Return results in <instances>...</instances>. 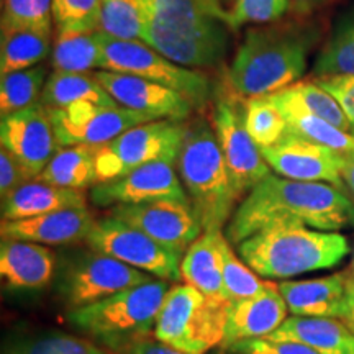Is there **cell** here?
Listing matches in <instances>:
<instances>
[{
    "label": "cell",
    "mask_w": 354,
    "mask_h": 354,
    "mask_svg": "<svg viewBox=\"0 0 354 354\" xmlns=\"http://www.w3.org/2000/svg\"><path fill=\"white\" fill-rule=\"evenodd\" d=\"M97 151L99 146H63L37 179L66 189L84 190L94 187L97 184Z\"/></svg>",
    "instance_id": "83f0119b"
},
{
    "label": "cell",
    "mask_w": 354,
    "mask_h": 354,
    "mask_svg": "<svg viewBox=\"0 0 354 354\" xmlns=\"http://www.w3.org/2000/svg\"><path fill=\"white\" fill-rule=\"evenodd\" d=\"M223 230L203 232L189 250L180 263V276L185 284L201 290L203 295L216 300H228L221 272L220 236Z\"/></svg>",
    "instance_id": "d4e9b609"
},
{
    "label": "cell",
    "mask_w": 354,
    "mask_h": 354,
    "mask_svg": "<svg viewBox=\"0 0 354 354\" xmlns=\"http://www.w3.org/2000/svg\"><path fill=\"white\" fill-rule=\"evenodd\" d=\"M269 97L281 112L299 110V112L323 118V120L330 122L331 125L342 128L343 131L353 133L351 123H349L346 113L343 112L342 105L320 84L299 81L284 87L276 94H269Z\"/></svg>",
    "instance_id": "4316f807"
},
{
    "label": "cell",
    "mask_w": 354,
    "mask_h": 354,
    "mask_svg": "<svg viewBox=\"0 0 354 354\" xmlns=\"http://www.w3.org/2000/svg\"><path fill=\"white\" fill-rule=\"evenodd\" d=\"M57 254L38 243L2 240L0 276L6 287L17 292H39L55 282Z\"/></svg>",
    "instance_id": "ffe728a7"
},
{
    "label": "cell",
    "mask_w": 354,
    "mask_h": 354,
    "mask_svg": "<svg viewBox=\"0 0 354 354\" xmlns=\"http://www.w3.org/2000/svg\"><path fill=\"white\" fill-rule=\"evenodd\" d=\"M141 41L189 69L216 68L230 43V10L221 0H141Z\"/></svg>",
    "instance_id": "7a4b0ae2"
},
{
    "label": "cell",
    "mask_w": 354,
    "mask_h": 354,
    "mask_svg": "<svg viewBox=\"0 0 354 354\" xmlns=\"http://www.w3.org/2000/svg\"><path fill=\"white\" fill-rule=\"evenodd\" d=\"M269 338L304 343L318 354H354V335L338 318L287 317Z\"/></svg>",
    "instance_id": "cb8c5ba5"
},
{
    "label": "cell",
    "mask_w": 354,
    "mask_h": 354,
    "mask_svg": "<svg viewBox=\"0 0 354 354\" xmlns=\"http://www.w3.org/2000/svg\"><path fill=\"white\" fill-rule=\"evenodd\" d=\"M39 102L48 109H63L69 105L91 102L99 105H118L97 81L94 73H61L53 71L44 84Z\"/></svg>",
    "instance_id": "f1b7e54d"
},
{
    "label": "cell",
    "mask_w": 354,
    "mask_h": 354,
    "mask_svg": "<svg viewBox=\"0 0 354 354\" xmlns=\"http://www.w3.org/2000/svg\"><path fill=\"white\" fill-rule=\"evenodd\" d=\"M94 76L118 105L151 120L184 122L194 110L184 95L145 77L104 69L95 71Z\"/></svg>",
    "instance_id": "ac0fdd59"
},
{
    "label": "cell",
    "mask_w": 354,
    "mask_h": 354,
    "mask_svg": "<svg viewBox=\"0 0 354 354\" xmlns=\"http://www.w3.org/2000/svg\"><path fill=\"white\" fill-rule=\"evenodd\" d=\"M2 354H109L97 343L64 331H35L6 338Z\"/></svg>",
    "instance_id": "4dcf8cb0"
},
{
    "label": "cell",
    "mask_w": 354,
    "mask_h": 354,
    "mask_svg": "<svg viewBox=\"0 0 354 354\" xmlns=\"http://www.w3.org/2000/svg\"><path fill=\"white\" fill-rule=\"evenodd\" d=\"M333 2L335 0H289V12L297 19H308L310 15Z\"/></svg>",
    "instance_id": "f6af8a7d"
},
{
    "label": "cell",
    "mask_w": 354,
    "mask_h": 354,
    "mask_svg": "<svg viewBox=\"0 0 354 354\" xmlns=\"http://www.w3.org/2000/svg\"><path fill=\"white\" fill-rule=\"evenodd\" d=\"M220 253L223 286L230 302L254 297L271 286V282L261 281L258 274L245 261L238 258L225 233L220 236Z\"/></svg>",
    "instance_id": "d590c367"
},
{
    "label": "cell",
    "mask_w": 354,
    "mask_h": 354,
    "mask_svg": "<svg viewBox=\"0 0 354 354\" xmlns=\"http://www.w3.org/2000/svg\"><path fill=\"white\" fill-rule=\"evenodd\" d=\"M0 25L33 26L51 32V0H2V21Z\"/></svg>",
    "instance_id": "f35d334b"
},
{
    "label": "cell",
    "mask_w": 354,
    "mask_h": 354,
    "mask_svg": "<svg viewBox=\"0 0 354 354\" xmlns=\"http://www.w3.org/2000/svg\"><path fill=\"white\" fill-rule=\"evenodd\" d=\"M86 243L88 248L102 254L122 261L146 274H153L162 281L177 282L183 279V254L162 246L141 230L112 215L95 220Z\"/></svg>",
    "instance_id": "7c38bea8"
},
{
    "label": "cell",
    "mask_w": 354,
    "mask_h": 354,
    "mask_svg": "<svg viewBox=\"0 0 354 354\" xmlns=\"http://www.w3.org/2000/svg\"><path fill=\"white\" fill-rule=\"evenodd\" d=\"M245 115V97L236 94L228 82L220 86L212 110V128L240 197L269 176V165L246 130Z\"/></svg>",
    "instance_id": "8fae6325"
},
{
    "label": "cell",
    "mask_w": 354,
    "mask_h": 354,
    "mask_svg": "<svg viewBox=\"0 0 354 354\" xmlns=\"http://www.w3.org/2000/svg\"><path fill=\"white\" fill-rule=\"evenodd\" d=\"M351 272L331 274L307 281H282L277 284L287 308L295 317L342 318Z\"/></svg>",
    "instance_id": "7402d4cb"
},
{
    "label": "cell",
    "mask_w": 354,
    "mask_h": 354,
    "mask_svg": "<svg viewBox=\"0 0 354 354\" xmlns=\"http://www.w3.org/2000/svg\"><path fill=\"white\" fill-rule=\"evenodd\" d=\"M187 123L153 120L123 131L107 145L99 146L95 158L97 184L109 183L149 162H177Z\"/></svg>",
    "instance_id": "30bf717a"
},
{
    "label": "cell",
    "mask_w": 354,
    "mask_h": 354,
    "mask_svg": "<svg viewBox=\"0 0 354 354\" xmlns=\"http://www.w3.org/2000/svg\"><path fill=\"white\" fill-rule=\"evenodd\" d=\"M230 300L203 295L190 284L167 290L159 310L153 336L189 354H205L223 343Z\"/></svg>",
    "instance_id": "52a82bcc"
},
{
    "label": "cell",
    "mask_w": 354,
    "mask_h": 354,
    "mask_svg": "<svg viewBox=\"0 0 354 354\" xmlns=\"http://www.w3.org/2000/svg\"><path fill=\"white\" fill-rule=\"evenodd\" d=\"M282 115L286 117L287 127L290 135L299 136L312 143L326 146L335 151L346 154L354 151V135L343 131L342 128L331 125L330 122L318 118L315 115H310L299 110H284Z\"/></svg>",
    "instance_id": "836d02e7"
},
{
    "label": "cell",
    "mask_w": 354,
    "mask_h": 354,
    "mask_svg": "<svg viewBox=\"0 0 354 354\" xmlns=\"http://www.w3.org/2000/svg\"><path fill=\"white\" fill-rule=\"evenodd\" d=\"M315 82L320 84L326 92H330L338 100L343 112L346 113L349 123H351L354 135V76L322 77L315 79Z\"/></svg>",
    "instance_id": "7bdbcfd3"
},
{
    "label": "cell",
    "mask_w": 354,
    "mask_h": 354,
    "mask_svg": "<svg viewBox=\"0 0 354 354\" xmlns=\"http://www.w3.org/2000/svg\"><path fill=\"white\" fill-rule=\"evenodd\" d=\"M342 176H343L344 185H346L349 192L354 196V151L343 154Z\"/></svg>",
    "instance_id": "7dc6e473"
},
{
    "label": "cell",
    "mask_w": 354,
    "mask_h": 354,
    "mask_svg": "<svg viewBox=\"0 0 354 354\" xmlns=\"http://www.w3.org/2000/svg\"><path fill=\"white\" fill-rule=\"evenodd\" d=\"M145 12L141 0H100V30L113 38L141 39Z\"/></svg>",
    "instance_id": "8d00e7d4"
},
{
    "label": "cell",
    "mask_w": 354,
    "mask_h": 354,
    "mask_svg": "<svg viewBox=\"0 0 354 354\" xmlns=\"http://www.w3.org/2000/svg\"><path fill=\"white\" fill-rule=\"evenodd\" d=\"M176 165L203 232L223 230L240 196L210 123L197 120L187 125Z\"/></svg>",
    "instance_id": "8992f818"
},
{
    "label": "cell",
    "mask_w": 354,
    "mask_h": 354,
    "mask_svg": "<svg viewBox=\"0 0 354 354\" xmlns=\"http://www.w3.org/2000/svg\"><path fill=\"white\" fill-rule=\"evenodd\" d=\"M289 10V0H233L230 8L232 30L243 25L276 24Z\"/></svg>",
    "instance_id": "ab89813d"
},
{
    "label": "cell",
    "mask_w": 354,
    "mask_h": 354,
    "mask_svg": "<svg viewBox=\"0 0 354 354\" xmlns=\"http://www.w3.org/2000/svg\"><path fill=\"white\" fill-rule=\"evenodd\" d=\"M51 32L33 26H0V74L41 64L53 53Z\"/></svg>",
    "instance_id": "484cf974"
},
{
    "label": "cell",
    "mask_w": 354,
    "mask_h": 354,
    "mask_svg": "<svg viewBox=\"0 0 354 354\" xmlns=\"http://www.w3.org/2000/svg\"><path fill=\"white\" fill-rule=\"evenodd\" d=\"M354 221V205L344 190L326 183H305L269 174L236 207L227 238L240 245L261 230L279 223L338 232Z\"/></svg>",
    "instance_id": "6da1fadb"
},
{
    "label": "cell",
    "mask_w": 354,
    "mask_h": 354,
    "mask_svg": "<svg viewBox=\"0 0 354 354\" xmlns=\"http://www.w3.org/2000/svg\"><path fill=\"white\" fill-rule=\"evenodd\" d=\"M344 325L351 330L354 335V274L351 272L348 281V292H346V302H344V308L342 313V318H339Z\"/></svg>",
    "instance_id": "bcb514c9"
},
{
    "label": "cell",
    "mask_w": 354,
    "mask_h": 354,
    "mask_svg": "<svg viewBox=\"0 0 354 354\" xmlns=\"http://www.w3.org/2000/svg\"><path fill=\"white\" fill-rule=\"evenodd\" d=\"M95 218L86 209H64L32 218L6 221L0 225L2 240L38 243L44 246H73L86 241Z\"/></svg>",
    "instance_id": "d6986e66"
},
{
    "label": "cell",
    "mask_w": 354,
    "mask_h": 354,
    "mask_svg": "<svg viewBox=\"0 0 354 354\" xmlns=\"http://www.w3.org/2000/svg\"><path fill=\"white\" fill-rule=\"evenodd\" d=\"M317 79L354 76V15L338 25L315 61Z\"/></svg>",
    "instance_id": "e575fe53"
},
{
    "label": "cell",
    "mask_w": 354,
    "mask_h": 354,
    "mask_svg": "<svg viewBox=\"0 0 354 354\" xmlns=\"http://www.w3.org/2000/svg\"><path fill=\"white\" fill-rule=\"evenodd\" d=\"M151 281V276L99 251L66 246L57 254L53 286L71 308L86 307L110 295Z\"/></svg>",
    "instance_id": "ba28073f"
},
{
    "label": "cell",
    "mask_w": 354,
    "mask_h": 354,
    "mask_svg": "<svg viewBox=\"0 0 354 354\" xmlns=\"http://www.w3.org/2000/svg\"><path fill=\"white\" fill-rule=\"evenodd\" d=\"M104 57L102 69L133 74L161 84L184 95L194 109H202L212 95V84L207 74L189 69L167 59L161 53L141 39H120L102 32Z\"/></svg>",
    "instance_id": "9c48e42d"
},
{
    "label": "cell",
    "mask_w": 354,
    "mask_h": 354,
    "mask_svg": "<svg viewBox=\"0 0 354 354\" xmlns=\"http://www.w3.org/2000/svg\"><path fill=\"white\" fill-rule=\"evenodd\" d=\"M236 246L241 259L268 279L331 269L349 253V243L342 233L292 223L271 225Z\"/></svg>",
    "instance_id": "277c9868"
},
{
    "label": "cell",
    "mask_w": 354,
    "mask_h": 354,
    "mask_svg": "<svg viewBox=\"0 0 354 354\" xmlns=\"http://www.w3.org/2000/svg\"><path fill=\"white\" fill-rule=\"evenodd\" d=\"M48 66L38 64L33 68L3 74L0 79V113L8 115L26 109L41 99L44 84L48 81Z\"/></svg>",
    "instance_id": "1f68e13d"
},
{
    "label": "cell",
    "mask_w": 354,
    "mask_h": 354,
    "mask_svg": "<svg viewBox=\"0 0 354 354\" xmlns=\"http://www.w3.org/2000/svg\"><path fill=\"white\" fill-rule=\"evenodd\" d=\"M317 33L305 26L259 25L250 28L227 71V82L241 97L276 94L299 82Z\"/></svg>",
    "instance_id": "3957f363"
},
{
    "label": "cell",
    "mask_w": 354,
    "mask_h": 354,
    "mask_svg": "<svg viewBox=\"0 0 354 354\" xmlns=\"http://www.w3.org/2000/svg\"><path fill=\"white\" fill-rule=\"evenodd\" d=\"M56 33L100 30V0H51Z\"/></svg>",
    "instance_id": "74e56055"
},
{
    "label": "cell",
    "mask_w": 354,
    "mask_h": 354,
    "mask_svg": "<svg viewBox=\"0 0 354 354\" xmlns=\"http://www.w3.org/2000/svg\"><path fill=\"white\" fill-rule=\"evenodd\" d=\"M109 215L125 221L176 253L184 254L203 233L190 201L165 198L133 205H115Z\"/></svg>",
    "instance_id": "5bb4252c"
},
{
    "label": "cell",
    "mask_w": 354,
    "mask_h": 354,
    "mask_svg": "<svg viewBox=\"0 0 354 354\" xmlns=\"http://www.w3.org/2000/svg\"><path fill=\"white\" fill-rule=\"evenodd\" d=\"M225 351L230 354H318L304 343L292 342V339H276L269 336L243 339L228 346Z\"/></svg>",
    "instance_id": "60d3db41"
},
{
    "label": "cell",
    "mask_w": 354,
    "mask_h": 354,
    "mask_svg": "<svg viewBox=\"0 0 354 354\" xmlns=\"http://www.w3.org/2000/svg\"><path fill=\"white\" fill-rule=\"evenodd\" d=\"M122 354H189L183 353L179 349L169 346V344L159 342L156 338H145L141 342L135 343L133 346L127 349L125 353Z\"/></svg>",
    "instance_id": "ee69618b"
},
{
    "label": "cell",
    "mask_w": 354,
    "mask_h": 354,
    "mask_svg": "<svg viewBox=\"0 0 354 354\" xmlns=\"http://www.w3.org/2000/svg\"><path fill=\"white\" fill-rule=\"evenodd\" d=\"M102 30L56 33L51 53V64L55 71L88 74L92 69H102Z\"/></svg>",
    "instance_id": "f546056e"
},
{
    "label": "cell",
    "mask_w": 354,
    "mask_h": 354,
    "mask_svg": "<svg viewBox=\"0 0 354 354\" xmlns=\"http://www.w3.org/2000/svg\"><path fill=\"white\" fill-rule=\"evenodd\" d=\"M165 198L189 201L179 172H176V162L169 161L149 162L118 179L95 184L91 189V201L100 209Z\"/></svg>",
    "instance_id": "2e32d148"
},
{
    "label": "cell",
    "mask_w": 354,
    "mask_h": 354,
    "mask_svg": "<svg viewBox=\"0 0 354 354\" xmlns=\"http://www.w3.org/2000/svg\"><path fill=\"white\" fill-rule=\"evenodd\" d=\"M245 123L259 149L277 145L289 131L286 117L269 95L248 97Z\"/></svg>",
    "instance_id": "d6a6232c"
},
{
    "label": "cell",
    "mask_w": 354,
    "mask_h": 354,
    "mask_svg": "<svg viewBox=\"0 0 354 354\" xmlns=\"http://www.w3.org/2000/svg\"><path fill=\"white\" fill-rule=\"evenodd\" d=\"M269 167L286 179L326 183L344 190L343 154L326 146L287 135L277 145L261 149Z\"/></svg>",
    "instance_id": "e0dca14e"
},
{
    "label": "cell",
    "mask_w": 354,
    "mask_h": 354,
    "mask_svg": "<svg viewBox=\"0 0 354 354\" xmlns=\"http://www.w3.org/2000/svg\"><path fill=\"white\" fill-rule=\"evenodd\" d=\"M351 272L354 274V258H353V266H351Z\"/></svg>",
    "instance_id": "c3c4849f"
},
{
    "label": "cell",
    "mask_w": 354,
    "mask_h": 354,
    "mask_svg": "<svg viewBox=\"0 0 354 354\" xmlns=\"http://www.w3.org/2000/svg\"><path fill=\"white\" fill-rule=\"evenodd\" d=\"M48 112L61 146L107 145L123 131L153 122L146 115L122 105H99L91 102H81L63 109H48Z\"/></svg>",
    "instance_id": "4fadbf2b"
},
{
    "label": "cell",
    "mask_w": 354,
    "mask_h": 354,
    "mask_svg": "<svg viewBox=\"0 0 354 354\" xmlns=\"http://www.w3.org/2000/svg\"><path fill=\"white\" fill-rule=\"evenodd\" d=\"M0 143L28 169L33 179L63 148L56 138L50 112L41 102L3 115L0 120Z\"/></svg>",
    "instance_id": "9a60e30c"
},
{
    "label": "cell",
    "mask_w": 354,
    "mask_h": 354,
    "mask_svg": "<svg viewBox=\"0 0 354 354\" xmlns=\"http://www.w3.org/2000/svg\"><path fill=\"white\" fill-rule=\"evenodd\" d=\"M287 304L277 289L271 284L254 297L234 300L227 313V328L221 346L227 349L232 344L269 336L287 320Z\"/></svg>",
    "instance_id": "44dd1931"
},
{
    "label": "cell",
    "mask_w": 354,
    "mask_h": 354,
    "mask_svg": "<svg viewBox=\"0 0 354 354\" xmlns=\"http://www.w3.org/2000/svg\"><path fill=\"white\" fill-rule=\"evenodd\" d=\"M64 209H86L82 190L66 189L33 179L2 198V220L32 218Z\"/></svg>",
    "instance_id": "603a6c76"
},
{
    "label": "cell",
    "mask_w": 354,
    "mask_h": 354,
    "mask_svg": "<svg viewBox=\"0 0 354 354\" xmlns=\"http://www.w3.org/2000/svg\"><path fill=\"white\" fill-rule=\"evenodd\" d=\"M33 180L28 169L8 149H0V197L6 198L20 185Z\"/></svg>",
    "instance_id": "b9f144b4"
},
{
    "label": "cell",
    "mask_w": 354,
    "mask_h": 354,
    "mask_svg": "<svg viewBox=\"0 0 354 354\" xmlns=\"http://www.w3.org/2000/svg\"><path fill=\"white\" fill-rule=\"evenodd\" d=\"M167 282L151 279L95 304L71 308L66 322L99 346L122 354L151 336L159 310L171 289Z\"/></svg>",
    "instance_id": "5b68a950"
}]
</instances>
